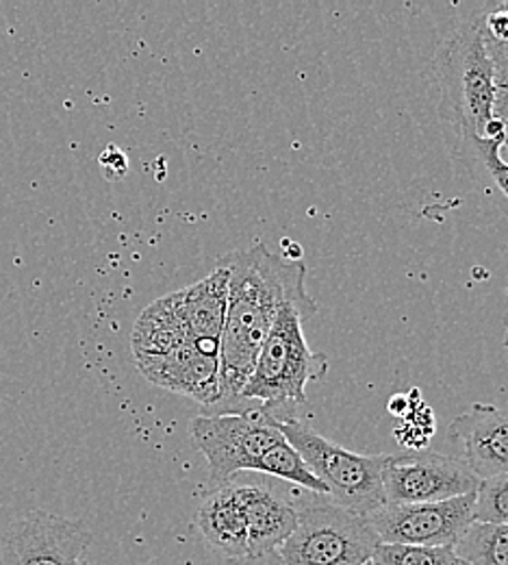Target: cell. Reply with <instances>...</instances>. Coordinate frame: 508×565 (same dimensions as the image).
Returning a JSON list of instances; mask_svg holds the SVG:
<instances>
[{
	"instance_id": "cell-5",
	"label": "cell",
	"mask_w": 508,
	"mask_h": 565,
	"mask_svg": "<svg viewBox=\"0 0 508 565\" xmlns=\"http://www.w3.org/2000/svg\"><path fill=\"white\" fill-rule=\"evenodd\" d=\"M279 428L309 470L324 483L333 502L364 515L387 502L382 492L387 455L353 452L298 418H279Z\"/></svg>"
},
{
	"instance_id": "cell-10",
	"label": "cell",
	"mask_w": 508,
	"mask_h": 565,
	"mask_svg": "<svg viewBox=\"0 0 508 565\" xmlns=\"http://www.w3.org/2000/svg\"><path fill=\"white\" fill-rule=\"evenodd\" d=\"M447 437L458 444V459L480 481L508 475V409L474 403L450 423Z\"/></svg>"
},
{
	"instance_id": "cell-23",
	"label": "cell",
	"mask_w": 508,
	"mask_h": 565,
	"mask_svg": "<svg viewBox=\"0 0 508 565\" xmlns=\"http://www.w3.org/2000/svg\"><path fill=\"white\" fill-rule=\"evenodd\" d=\"M413 409V392L411 394H398L389 401V414L404 420Z\"/></svg>"
},
{
	"instance_id": "cell-21",
	"label": "cell",
	"mask_w": 508,
	"mask_h": 565,
	"mask_svg": "<svg viewBox=\"0 0 508 565\" xmlns=\"http://www.w3.org/2000/svg\"><path fill=\"white\" fill-rule=\"evenodd\" d=\"M494 118L500 122L505 134V148H508V74H496V103Z\"/></svg>"
},
{
	"instance_id": "cell-11",
	"label": "cell",
	"mask_w": 508,
	"mask_h": 565,
	"mask_svg": "<svg viewBox=\"0 0 508 565\" xmlns=\"http://www.w3.org/2000/svg\"><path fill=\"white\" fill-rule=\"evenodd\" d=\"M138 365L150 383L187 396L203 407H216L219 398V359L216 354L203 353L192 342H185L167 354L140 359Z\"/></svg>"
},
{
	"instance_id": "cell-3",
	"label": "cell",
	"mask_w": 508,
	"mask_h": 565,
	"mask_svg": "<svg viewBox=\"0 0 508 565\" xmlns=\"http://www.w3.org/2000/svg\"><path fill=\"white\" fill-rule=\"evenodd\" d=\"M315 313L317 302L311 296L281 305L241 392L244 407H263L277 414L288 405L306 403V385L322 381L328 372V356L311 351L302 331L304 320Z\"/></svg>"
},
{
	"instance_id": "cell-15",
	"label": "cell",
	"mask_w": 508,
	"mask_h": 565,
	"mask_svg": "<svg viewBox=\"0 0 508 565\" xmlns=\"http://www.w3.org/2000/svg\"><path fill=\"white\" fill-rule=\"evenodd\" d=\"M185 342H190L187 329L181 316L179 296L174 291L154 300L140 316L133 331L136 361L167 354Z\"/></svg>"
},
{
	"instance_id": "cell-14",
	"label": "cell",
	"mask_w": 508,
	"mask_h": 565,
	"mask_svg": "<svg viewBox=\"0 0 508 565\" xmlns=\"http://www.w3.org/2000/svg\"><path fill=\"white\" fill-rule=\"evenodd\" d=\"M196 524L207 544L224 557V562L250 557L246 515L233 483L216 488L212 494L203 498L196 513Z\"/></svg>"
},
{
	"instance_id": "cell-17",
	"label": "cell",
	"mask_w": 508,
	"mask_h": 565,
	"mask_svg": "<svg viewBox=\"0 0 508 565\" xmlns=\"http://www.w3.org/2000/svg\"><path fill=\"white\" fill-rule=\"evenodd\" d=\"M257 472L290 481L302 490H309L311 494L328 495L324 483L309 470L304 459L298 455V450L291 446L288 439H283L281 444H277L274 448H270L263 455V459L257 466Z\"/></svg>"
},
{
	"instance_id": "cell-8",
	"label": "cell",
	"mask_w": 508,
	"mask_h": 565,
	"mask_svg": "<svg viewBox=\"0 0 508 565\" xmlns=\"http://www.w3.org/2000/svg\"><path fill=\"white\" fill-rule=\"evenodd\" d=\"M476 494L424 504L385 502L367 518L382 544L454 548L474 522Z\"/></svg>"
},
{
	"instance_id": "cell-4",
	"label": "cell",
	"mask_w": 508,
	"mask_h": 565,
	"mask_svg": "<svg viewBox=\"0 0 508 565\" xmlns=\"http://www.w3.org/2000/svg\"><path fill=\"white\" fill-rule=\"evenodd\" d=\"M295 513V529L277 553L283 565H365L380 546L367 515L328 495L302 500Z\"/></svg>"
},
{
	"instance_id": "cell-13",
	"label": "cell",
	"mask_w": 508,
	"mask_h": 565,
	"mask_svg": "<svg viewBox=\"0 0 508 565\" xmlns=\"http://www.w3.org/2000/svg\"><path fill=\"white\" fill-rule=\"evenodd\" d=\"M233 490L246 515L250 557L279 553L295 529V507L257 483L233 481Z\"/></svg>"
},
{
	"instance_id": "cell-7",
	"label": "cell",
	"mask_w": 508,
	"mask_h": 565,
	"mask_svg": "<svg viewBox=\"0 0 508 565\" xmlns=\"http://www.w3.org/2000/svg\"><path fill=\"white\" fill-rule=\"evenodd\" d=\"M480 479L452 455L407 450L387 455L382 492L391 504H424L476 494Z\"/></svg>"
},
{
	"instance_id": "cell-22",
	"label": "cell",
	"mask_w": 508,
	"mask_h": 565,
	"mask_svg": "<svg viewBox=\"0 0 508 565\" xmlns=\"http://www.w3.org/2000/svg\"><path fill=\"white\" fill-rule=\"evenodd\" d=\"M100 166L105 168L109 179H122L127 174V170H129V159H127V154L120 148L109 146L100 154Z\"/></svg>"
},
{
	"instance_id": "cell-9",
	"label": "cell",
	"mask_w": 508,
	"mask_h": 565,
	"mask_svg": "<svg viewBox=\"0 0 508 565\" xmlns=\"http://www.w3.org/2000/svg\"><path fill=\"white\" fill-rule=\"evenodd\" d=\"M89 542L83 522L35 509L4 533L0 565H85Z\"/></svg>"
},
{
	"instance_id": "cell-20",
	"label": "cell",
	"mask_w": 508,
	"mask_h": 565,
	"mask_svg": "<svg viewBox=\"0 0 508 565\" xmlns=\"http://www.w3.org/2000/svg\"><path fill=\"white\" fill-rule=\"evenodd\" d=\"M474 522L508 524V475L480 481L474 502Z\"/></svg>"
},
{
	"instance_id": "cell-19",
	"label": "cell",
	"mask_w": 508,
	"mask_h": 565,
	"mask_svg": "<svg viewBox=\"0 0 508 565\" xmlns=\"http://www.w3.org/2000/svg\"><path fill=\"white\" fill-rule=\"evenodd\" d=\"M454 548L431 546H407V544H382L376 548L374 565H454Z\"/></svg>"
},
{
	"instance_id": "cell-27",
	"label": "cell",
	"mask_w": 508,
	"mask_h": 565,
	"mask_svg": "<svg viewBox=\"0 0 508 565\" xmlns=\"http://www.w3.org/2000/svg\"><path fill=\"white\" fill-rule=\"evenodd\" d=\"M365 565H374V564H371V562H367V564H365Z\"/></svg>"
},
{
	"instance_id": "cell-16",
	"label": "cell",
	"mask_w": 508,
	"mask_h": 565,
	"mask_svg": "<svg viewBox=\"0 0 508 565\" xmlns=\"http://www.w3.org/2000/svg\"><path fill=\"white\" fill-rule=\"evenodd\" d=\"M454 555L469 565H508V524L472 522Z\"/></svg>"
},
{
	"instance_id": "cell-6",
	"label": "cell",
	"mask_w": 508,
	"mask_h": 565,
	"mask_svg": "<svg viewBox=\"0 0 508 565\" xmlns=\"http://www.w3.org/2000/svg\"><path fill=\"white\" fill-rule=\"evenodd\" d=\"M279 418L263 407H248L192 420V439L207 459L216 488L233 483L241 472H257L263 455L285 439Z\"/></svg>"
},
{
	"instance_id": "cell-18",
	"label": "cell",
	"mask_w": 508,
	"mask_h": 565,
	"mask_svg": "<svg viewBox=\"0 0 508 565\" xmlns=\"http://www.w3.org/2000/svg\"><path fill=\"white\" fill-rule=\"evenodd\" d=\"M505 143L502 141H494L485 148H480L469 161V170L474 174V179L480 181V177H485L491 185V194L498 199L500 207L508 213V161L502 157Z\"/></svg>"
},
{
	"instance_id": "cell-26",
	"label": "cell",
	"mask_w": 508,
	"mask_h": 565,
	"mask_svg": "<svg viewBox=\"0 0 508 565\" xmlns=\"http://www.w3.org/2000/svg\"><path fill=\"white\" fill-rule=\"evenodd\" d=\"M454 565H469V564H465V562H461V559H458V557H456V562H454Z\"/></svg>"
},
{
	"instance_id": "cell-12",
	"label": "cell",
	"mask_w": 508,
	"mask_h": 565,
	"mask_svg": "<svg viewBox=\"0 0 508 565\" xmlns=\"http://www.w3.org/2000/svg\"><path fill=\"white\" fill-rule=\"evenodd\" d=\"M176 296L187 340L203 353L218 356L228 307V268L218 262L214 273L203 281L176 291Z\"/></svg>"
},
{
	"instance_id": "cell-24",
	"label": "cell",
	"mask_w": 508,
	"mask_h": 565,
	"mask_svg": "<svg viewBox=\"0 0 508 565\" xmlns=\"http://www.w3.org/2000/svg\"><path fill=\"white\" fill-rule=\"evenodd\" d=\"M226 565H283L279 555H261V557H246V559H228Z\"/></svg>"
},
{
	"instance_id": "cell-1",
	"label": "cell",
	"mask_w": 508,
	"mask_h": 565,
	"mask_svg": "<svg viewBox=\"0 0 508 565\" xmlns=\"http://www.w3.org/2000/svg\"><path fill=\"white\" fill-rule=\"evenodd\" d=\"M228 268V307L219 340V398L214 414L248 409L241 392L272 329L277 311L290 298H306V268L272 253L266 244L219 257Z\"/></svg>"
},
{
	"instance_id": "cell-25",
	"label": "cell",
	"mask_w": 508,
	"mask_h": 565,
	"mask_svg": "<svg viewBox=\"0 0 508 565\" xmlns=\"http://www.w3.org/2000/svg\"><path fill=\"white\" fill-rule=\"evenodd\" d=\"M505 347H507L508 353V309L507 313H505Z\"/></svg>"
},
{
	"instance_id": "cell-2",
	"label": "cell",
	"mask_w": 508,
	"mask_h": 565,
	"mask_svg": "<svg viewBox=\"0 0 508 565\" xmlns=\"http://www.w3.org/2000/svg\"><path fill=\"white\" fill-rule=\"evenodd\" d=\"M441 114L458 138V152L469 161L483 146L502 141L505 134L494 118L496 74L489 60L480 13L458 24L436 51Z\"/></svg>"
}]
</instances>
